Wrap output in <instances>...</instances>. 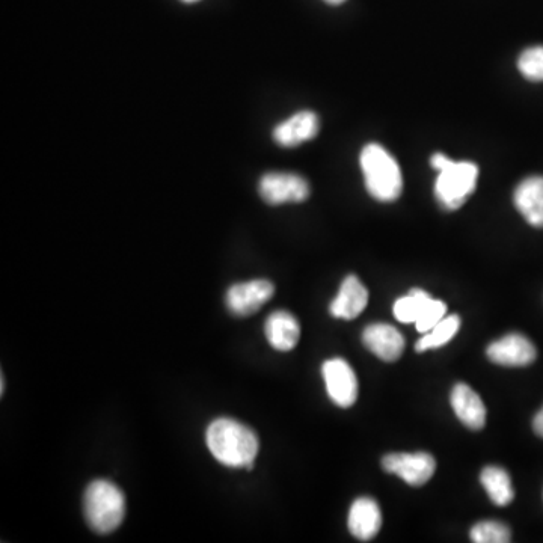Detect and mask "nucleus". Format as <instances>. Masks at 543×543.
Listing matches in <instances>:
<instances>
[{
  "instance_id": "f257e3e1",
  "label": "nucleus",
  "mask_w": 543,
  "mask_h": 543,
  "mask_svg": "<svg viewBox=\"0 0 543 543\" xmlns=\"http://www.w3.org/2000/svg\"><path fill=\"white\" fill-rule=\"evenodd\" d=\"M207 447L216 461L225 467L252 470L257 458L258 442L254 430L231 418H218L206 433Z\"/></svg>"
},
{
  "instance_id": "dca6fc26",
  "label": "nucleus",
  "mask_w": 543,
  "mask_h": 543,
  "mask_svg": "<svg viewBox=\"0 0 543 543\" xmlns=\"http://www.w3.org/2000/svg\"><path fill=\"white\" fill-rule=\"evenodd\" d=\"M264 334L274 349L289 352L295 349L301 337V326L298 319L287 311H275L267 317Z\"/></svg>"
},
{
  "instance_id": "f3484780",
  "label": "nucleus",
  "mask_w": 543,
  "mask_h": 543,
  "mask_svg": "<svg viewBox=\"0 0 543 543\" xmlns=\"http://www.w3.org/2000/svg\"><path fill=\"white\" fill-rule=\"evenodd\" d=\"M480 482L488 492L492 503L497 504V506H509L513 498H515L512 480H510L509 473L503 468L486 467L480 474Z\"/></svg>"
},
{
  "instance_id": "ddd939ff",
  "label": "nucleus",
  "mask_w": 543,
  "mask_h": 543,
  "mask_svg": "<svg viewBox=\"0 0 543 543\" xmlns=\"http://www.w3.org/2000/svg\"><path fill=\"white\" fill-rule=\"evenodd\" d=\"M369 304V290L355 275H349L341 283L337 298L332 301L329 311L337 319L353 320L366 310Z\"/></svg>"
},
{
  "instance_id": "9b49d317",
  "label": "nucleus",
  "mask_w": 543,
  "mask_h": 543,
  "mask_svg": "<svg viewBox=\"0 0 543 543\" xmlns=\"http://www.w3.org/2000/svg\"><path fill=\"white\" fill-rule=\"evenodd\" d=\"M319 129V117L313 111H301L275 127L274 139L281 147H298L316 138Z\"/></svg>"
},
{
  "instance_id": "423d86ee",
  "label": "nucleus",
  "mask_w": 543,
  "mask_h": 543,
  "mask_svg": "<svg viewBox=\"0 0 543 543\" xmlns=\"http://www.w3.org/2000/svg\"><path fill=\"white\" fill-rule=\"evenodd\" d=\"M382 467L387 473L396 474L408 485L418 488L426 485L436 470V462L429 453H391L382 459Z\"/></svg>"
},
{
  "instance_id": "4be33fe9",
  "label": "nucleus",
  "mask_w": 543,
  "mask_h": 543,
  "mask_svg": "<svg viewBox=\"0 0 543 543\" xmlns=\"http://www.w3.org/2000/svg\"><path fill=\"white\" fill-rule=\"evenodd\" d=\"M445 314H447V305L442 301L430 299L426 307H424L423 313H421V316L415 322V328L421 334H427V332L432 331L444 319Z\"/></svg>"
},
{
  "instance_id": "5701e85b",
  "label": "nucleus",
  "mask_w": 543,
  "mask_h": 543,
  "mask_svg": "<svg viewBox=\"0 0 543 543\" xmlns=\"http://www.w3.org/2000/svg\"><path fill=\"white\" fill-rule=\"evenodd\" d=\"M533 429L537 436L543 438V408L540 409V411L537 412L536 417H534Z\"/></svg>"
},
{
  "instance_id": "393cba45",
  "label": "nucleus",
  "mask_w": 543,
  "mask_h": 543,
  "mask_svg": "<svg viewBox=\"0 0 543 543\" xmlns=\"http://www.w3.org/2000/svg\"><path fill=\"white\" fill-rule=\"evenodd\" d=\"M183 2H186V4H194V2H198V0H183Z\"/></svg>"
},
{
  "instance_id": "2eb2a0df",
  "label": "nucleus",
  "mask_w": 543,
  "mask_h": 543,
  "mask_svg": "<svg viewBox=\"0 0 543 543\" xmlns=\"http://www.w3.org/2000/svg\"><path fill=\"white\" fill-rule=\"evenodd\" d=\"M451 406L464 426L480 430L486 424V408L479 394L467 384H458L451 391Z\"/></svg>"
},
{
  "instance_id": "4468645a",
  "label": "nucleus",
  "mask_w": 543,
  "mask_h": 543,
  "mask_svg": "<svg viewBox=\"0 0 543 543\" xmlns=\"http://www.w3.org/2000/svg\"><path fill=\"white\" fill-rule=\"evenodd\" d=\"M513 203L528 224L543 228V177L533 175L522 180L513 194Z\"/></svg>"
},
{
  "instance_id": "f03ea898",
  "label": "nucleus",
  "mask_w": 543,
  "mask_h": 543,
  "mask_svg": "<svg viewBox=\"0 0 543 543\" xmlns=\"http://www.w3.org/2000/svg\"><path fill=\"white\" fill-rule=\"evenodd\" d=\"M430 163L438 171L435 194L441 206L447 210H458L464 206L468 197L476 191L479 177L476 163L455 162L442 153L433 154Z\"/></svg>"
},
{
  "instance_id": "6e6552de",
  "label": "nucleus",
  "mask_w": 543,
  "mask_h": 543,
  "mask_svg": "<svg viewBox=\"0 0 543 543\" xmlns=\"http://www.w3.org/2000/svg\"><path fill=\"white\" fill-rule=\"evenodd\" d=\"M274 284L267 280H254L248 283L234 284L225 296L228 310L239 317H248L257 313L274 296Z\"/></svg>"
},
{
  "instance_id": "1a4fd4ad",
  "label": "nucleus",
  "mask_w": 543,
  "mask_h": 543,
  "mask_svg": "<svg viewBox=\"0 0 543 543\" xmlns=\"http://www.w3.org/2000/svg\"><path fill=\"white\" fill-rule=\"evenodd\" d=\"M489 361L503 367H527L533 364L537 352L534 344L524 335L513 332L489 344Z\"/></svg>"
},
{
  "instance_id": "0eeeda50",
  "label": "nucleus",
  "mask_w": 543,
  "mask_h": 543,
  "mask_svg": "<svg viewBox=\"0 0 543 543\" xmlns=\"http://www.w3.org/2000/svg\"><path fill=\"white\" fill-rule=\"evenodd\" d=\"M329 399L340 406L350 408L358 399V379L352 367L344 359H329L322 367Z\"/></svg>"
},
{
  "instance_id": "6ab92c4d",
  "label": "nucleus",
  "mask_w": 543,
  "mask_h": 543,
  "mask_svg": "<svg viewBox=\"0 0 543 543\" xmlns=\"http://www.w3.org/2000/svg\"><path fill=\"white\" fill-rule=\"evenodd\" d=\"M430 299L429 293L424 290L412 289L408 295L397 299L393 307L394 316L400 323H415Z\"/></svg>"
},
{
  "instance_id": "7ed1b4c3",
  "label": "nucleus",
  "mask_w": 543,
  "mask_h": 543,
  "mask_svg": "<svg viewBox=\"0 0 543 543\" xmlns=\"http://www.w3.org/2000/svg\"><path fill=\"white\" fill-rule=\"evenodd\" d=\"M361 168L366 188L375 200L396 201L402 194L403 178L399 163L382 145L369 144L361 153Z\"/></svg>"
},
{
  "instance_id": "20e7f679",
  "label": "nucleus",
  "mask_w": 543,
  "mask_h": 543,
  "mask_svg": "<svg viewBox=\"0 0 543 543\" xmlns=\"http://www.w3.org/2000/svg\"><path fill=\"white\" fill-rule=\"evenodd\" d=\"M83 510L89 527L96 533L109 534L124 521L126 498L114 483L96 480L86 489Z\"/></svg>"
},
{
  "instance_id": "a211bd4d",
  "label": "nucleus",
  "mask_w": 543,
  "mask_h": 543,
  "mask_svg": "<svg viewBox=\"0 0 543 543\" xmlns=\"http://www.w3.org/2000/svg\"><path fill=\"white\" fill-rule=\"evenodd\" d=\"M459 328H461V317L456 316V314L445 316L432 331L423 334V337L415 344V350L417 352H426V350L445 346L448 341L456 337Z\"/></svg>"
},
{
  "instance_id": "9d476101",
  "label": "nucleus",
  "mask_w": 543,
  "mask_h": 543,
  "mask_svg": "<svg viewBox=\"0 0 543 543\" xmlns=\"http://www.w3.org/2000/svg\"><path fill=\"white\" fill-rule=\"evenodd\" d=\"M362 341L370 352L375 353L385 362H394L402 356L406 341L394 326L387 323H375L367 326L362 334Z\"/></svg>"
},
{
  "instance_id": "f8f14e48",
  "label": "nucleus",
  "mask_w": 543,
  "mask_h": 543,
  "mask_svg": "<svg viewBox=\"0 0 543 543\" xmlns=\"http://www.w3.org/2000/svg\"><path fill=\"white\" fill-rule=\"evenodd\" d=\"M349 531L353 537L362 542L372 540L382 527V512L373 498L362 497L353 501L347 519Z\"/></svg>"
},
{
  "instance_id": "412c9836",
  "label": "nucleus",
  "mask_w": 543,
  "mask_h": 543,
  "mask_svg": "<svg viewBox=\"0 0 543 543\" xmlns=\"http://www.w3.org/2000/svg\"><path fill=\"white\" fill-rule=\"evenodd\" d=\"M518 68L525 79L531 82H543V46L524 50L519 56Z\"/></svg>"
},
{
  "instance_id": "b1692460",
  "label": "nucleus",
  "mask_w": 543,
  "mask_h": 543,
  "mask_svg": "<svg viewBox=\"0 0 543 543\" xmlns=\"http://www.w3.org/2000/svg\"><path fill=\"white\" fill-rule=\"evenodd\" d=\"M325 2L329 5H340L343 4L344 0H325Z\"/></svg>"
},
{
  "instance_id": "39448f33",
  "label": "nucleus",
  "mask_w": 543,
  "mask_h": 543,
  "mask_svg": "<svg viewBox=\"0 0 543 543\" xmlns=\"http://www.w3.org/2000/svg\"><path fill=\"white\" fill-rule=\"evenodd\" d=\"M258 192L270 206H280L307 200L310 197V185L298 174L267 172L261 177Z\"/></svg>"
},
{
  "instance_id": "aec40b11",
  "label": "nucleus",
  "mask_w": 543,
  "mask_h": 543,
  "mask_svg": "<svg viewBox=\"0 0 543 543\" xmlns=\"http://www.w3.org/2000/svg\"><path fill=\"white\" fill-rule=\"evenodd\" d=\"M474 543H509L512 540L509 527L497 521L479 522L470 531Z\"/></svg>"
}]
</instances>
